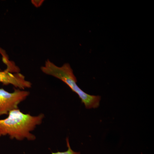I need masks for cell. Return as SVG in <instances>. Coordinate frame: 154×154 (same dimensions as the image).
I'll list each match as a JSON object with an SVG mask.
<instances>
[{
    "instance_id": "obj_1",
    "label": "cell",
    "mask_w": 154,
    "mask_h": 154,
    "mask_svg": "<svg viewBox=\"0 0 154 154\" xmlns=\"http://www.w3.org/2000/svg\"><path fill=\"white\" fill-rule=\"evenodd\" d=\"M43 113L32 116L24 113L19 109L12 110L8 116L0 119V137L8 136L11 140H35L36 137L31 133L42 123Z\"/></svg>"
},
{
    "instance_id": "obj_2",
    "label": "cell",
    "mask_w": 154,
    "mask_h": 154,
    "mask_svg": "<svg viewBox=\"0 0 154 154\" xmlns=\"http://www.w3.org/2000/svg\"><path fill=\"white\" fill-rule=\"evenodd\" d=\"M41 70L45 74L52 76L65 83L73 92L78 95L86 109H96L99 107L101 96L90 95L81 89L77 85L76 78L69 64L66 63L62 66H58L49 60H47L44 65L41 66Z\"/></svg>"
},
{
    "instance_id": "obj_3",
    "label": "cell",
    "mask_w": 154,
    "mask_h": 154,
    "mask_svg": "<svg viewBox=\"0 0 154 154\" xmlns=\"http://www.w3.org/2000/svg\"><path fill=\"white\" fill-rule=\"evenodd\" d=\"M30 95L25 90L15 89L10 93L3 88H0V117L8 115L12 110L19 109V105Z\"/></svg>"
},
{
    "instance_id": "obj_4",
    "label": "cell",
    "mask_w": 154,
    "mask_h": 154,
    "mask_svg": "<svg viewBox=\"0 0 154 154\" xmlns=\"http://www.w3.org/2000/svg\"><path fill=\"white\" fill-rule=\"evenodd\" d=\"M8 67L5 70H0V83L5 85H12L17 89L25 90L31 88L32 83L25 79V76L18 71L17 67L10 66L8 60H4Z\"/></svg>"
},
{
    "instance_id": "obj_5",
    "label": "cell",
    "mask_w": 154,
    "mask_h": 154,
    "mask_svg": "<svg viewBox=\"0 0 154 154\" xmlns=\"http://www.w3.org/2000/svg\"><path fill=\"white\" fill-rule=\"evenodd\" d=\"M66 145L67 146V150L64 152H52L51 154H81L80 152H75L73 150L71 147L69 143V138L67 137L66 139Z\"/></svg>"
},
{
    "instance_id": "obj_6",
    "label": "cell",
    "mask_w": 154,
    "mask_h": 154,
    "mask_svg": "<svg viewBox=\"0 0 154 154\" xmlns=\"http://www.w3.org/2000/svg\"><path fill=\"white\" fill-rule=\"evenodd\" d=\"M44 2V1H41V0H40V1H39V0H37V1L36 0H33V1H31V3L35 7H36V8H39L42 5Z\"/></svg>"
},
{
    "instance_id": "obj_7",
    "label": "cell",
    "mask_w": 154,
    "mask_h": 154,
    "mask_svg": "<svg viewBox=\"0 0 154 154\" xmlns=\"http://www.w3.org/2000/svg\"><path fill=\"white\" fill-rule=\"evenodd\" d=\"M0 70H1V69H0Z\"/></svg>"
}]
</instances>
